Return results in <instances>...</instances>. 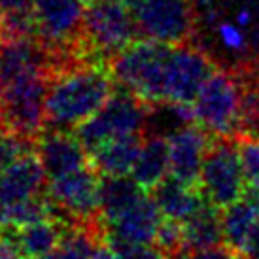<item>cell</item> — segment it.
Segmentation results:
<instances>
[{
  "instance_id": "22",
  "label": "cell",
  "mask_w": 259,
  "mask_h": 259,
  "mask_svg": "<svg viewBox=\"0 0 259 259\" xmlns=\"http://www.w3.org/2000/svg\"><path fill=\"white\" fill-rule=\"evenodd\" d=\"M102 238H106L102 223H89V225L74 223L72 229L68 231V235L63 238V242L57 248L34 259H91L95 246Z\"/></svg>"
},
{
  "instance_id": "8",
  "label": "cell",
  "mask_w": 259,
  "mask_h": 259,
  "mask_svg": "<svg viewBox=\"0 0 259 259\" xmlns=\"http://www.w3.org/2000/svg\"><path fill=\"white\" fill-rule=\"evenodd\" d=\"M199 187L216 208H227L244 195V166L235 137H212L202 161Z\"/></svg>"
},
{
  "instance_id": "17",
  "label": "cell",
  "mask_w": 259,
  "mask_h": 259,
  "mask_svg": "<svg viewBox=\"0 0 259 259\" xmlns=\"http://www.w3.org/2000/svg\"><path fill=\"white\" fill-rule=\"evenodd\" d=\"M151 197L161 210L163 218L174 220V222H186L193 212L204 204V195L201 187L191 186L186 182L178 180L176 176H166L153 191Z\"/></svg>"
},
{
  "instance_id": "11",
  "label": "cell",
  "mask_w": 259,
  "mask_h": 259,
  "mask_svg": "<svg viewBox=\"0 0 259 259\" xmlns=\"http://www.w3.org/2000/svg\"><path fill=\"white\" fill-rule=\"evenodd\" d=\"M36 153L48 180L91 165V155L76 135L65 129H46L36 138Z\"/></svg>"
},
{
  "instance_id": "15",
  "label": "cell",
  "mask_w": 259,
  "mask_h": 259,
  "mask_svg": "<svg viewBox=\"0 0 259 259\" xmlns=\"http://www.w3.org/2000/svg\"><path fill=\"white\" fill-rule=\"evenodd\" d=\"M222 227H223V240L225 244L244 252L246 244L253 231L259 227V191L253 187L246 186L244 195L233 202L231 206L223 208L222 214Z\"/></svg>"
},
{
  "instance_id": "3",
  "label": "cell",
  "mask_w": 259,
  "mask_h": 259,
  "mask_svg": "<svg viewBox=\"0 0 259 259\" xmlns=\"http://www.w3.org/2000/svg\"><path fill=\"white\" fill-rule=\"evenodd\" d=\"M172 46L150 38L135 40L110 61L115 81L150 106L166 104Z\"/></svg>"
},
{
  "instance_id": "29",
  "label": "cell",
  "mask_w": 259,
  "mask_h": 259,
  "mask_svg": "<svg viewBox=\"0 0 259 259\" xmlns=\"http://www.w3.org/2000/svg\"><path fill=\"white\" fill-rule=\"evenodd\" d=\"M91 259H121L119 257V253L114 250V246L110 244L106 238H102L97 242L95 246V252L91 255Z\"/></svg>"
},
{
  "instance_id": "2",
  "label": "cell",
  "mask_w": 259,
  "mask_h": 259,
  "mask_svg": "<svg viewBox=\"0 0 259 259\" xmlns=\"http://www.w3.org/2000/svg\"><path fill=\"white\" fill-rule=\"evenodd\" d=\"M106 61L76 57L55 68L46 95V127L72 131L108 102L115 83Z\"/></svg>"
},
{
  "instance_id": "12",
  "label": "cell",
  "mask_w": 259,
  "mask_h": 259,
  "mask_svg": "<svg viewBox=\"0 0 259 259\" xmlns=\"http://www.w3.org/2000/svg\"><path fill=\"white\" fill-rule=\"evenodd\" d=\"M48 193V174L38 153H29L0 170V212L34 201Z\"/></svg>"
},
{
  "instance_id": "24",
  "label": "cell",
  "mask_w": 259,
  "mask_h": 259,
  "mask_svg": "<svg viewBox=\"0 0 259 259\" xmlns=\"http://www.w3.org/2000/svg\"><path fill=\"white\" fill-rule=\"evenodd\" d=\"M36 151V138L4 129L0 133V170Z\"/></svg>"
},
{
  "instance_id": "21",
  "label": "cell",
  "mask_w": 259,
  "mask_h": 259,
  "mask_svg": "<svg viewBox=\"0 0 259 259\" xmlns=\"http://www.w3.org/2000/svg\"><path fill=\"white\" fill-rule=\"evenodd\" d=\"M150 191L140 187L133 178L117 176L104 178L101 184V223L114 222L131 208H135Z\"/></svg>"
},
{
  "instance_id": "33",
  "label": "cell",
  "mask_w": 259,
  "mask_h": 259,
  "mask_svg": "<svg viewBox=\"0 0 259 259\" xmlns=\"http://www.w3.org/2000/svg\"><path fill=\"white\" fill-rule=\"evenodd\" d=\"M6 129V123H4V117H2V114H0V133Z\"/></svg>"
},
{
  "instance_id": "4",
  "label": "cell",
  "mask_w": 259,
  "mask_h": 259,
  "mask_svg": "<svg viewBox=\"0 0 259 259\" xmlns=\"http://www.w3.org/2000/svg\"><path fill=\"white\" fill-rule=\"evenodd\" d=\"M193 121L214 137H237L244 131V95L237 70L218 66L191 104Z\"/></svg>"
},
{
  "instance_id": "7",
  "label": "cell",
  "mask_w": 259,
  "mask_h": 259,
  "mask_svg": "<svg viewBox=\"0 0 259 259\" xmlns=\"http://www.w3.org/2000/svg\"><path fill=\"white\" fill-rule=\"evenodd\" d=\"M148 123H150V104H146L137 95L121 87V91H114L108 102L93 117H89L79 125L76 137L91 153L99 146L114 138L146 133Z\"/></svg>"
},
{
  "instance_id": "20",
  "label": "cell",
  "mask_w": 259,
  "mask_h": 259,
  "mask_svg": "<svg viewBox=\"0 0 259 259\" xmlns=\"http://www.w3.org/2000/svg\"><path fill=\"white\" fill-rule=\"evenodd\" d=\"M182 250H204L225 244L223 240L222 216L212 202L204 201L201 208L193 212L186 222H182Z\"/></svg>"
},
{
  "instance_id": "6",
  "label": "cell",
  "mask_w": 259,
  "mask_h": 259,
  "mask_svg": "<svg viewBox=\"0 0 259 259\" xmlns=\"http://www.w3.org/2000/svg\"><path fill=\"white\" fill-rule=\"evenodd\" d=\"M32 8L38 40L51 51L55 68L68 59L85 57L81 51L85 0H32Z\"/></svg>"
},
{
  "instance_id": "31",
  "label": "cell",
  "mask_w": 259,
  "mask_h": 259,
  "mask_svg": "<svg viewBox=\"0 0 259 259\" xmlns=\"http://www.w3.org/2000/svg\"><path fill=\"white\" fill-rule=\"evenodd\" d=\"M197 8V12H202V10H208V8L216 6L220 0H191Z\"/></svg>"
},
{
  "instance_id": "14",
  "label": "cell",
  "mask_w": 259,
  "mask_h": 259,
  "mask_svg": "<svg viewBox=\"0 0 259 259\" xmlns=\"http://www.w3.org/2000/svg\"><path fill=\"white\" fill-rule=\"evenodd\" d=\"M163 214L157 208L151 195H146L135 208L125 212L117 220L104 225V235L108 240H119L129 244H155Z\"/></svg>"
},
{
  "instance_id": "23",
  "label": "cell",
  "mask_w": 259,
  "mask_h": 259,
  "mask_svg": "<svg viewBox=\"0 0 259 259\" xmlns=\"http://www.w3.org/2000/svg\"><path fill=\"white\" fill-rule=\"evenodd\" d=\"M2 34L0 36L38 38L32 0H0Z\"/></svg>"
},
{
  "instance_id": "26",
  "label": "cell",
  "mask_w": 259,
  "mask_h": 259,
  "mask_svg": "<svg viewBox=\"0 0 259 259\" xmlns=\"http://www.w3.org/2000/svg\"><path fill=\"white\" fill-rule=\"evenodd\" d=\"M166 259H246V255L229 248L227 244H222L204 250H178L166 255Z\"/></svg>"
},
{
  "instance_id": "19",
  "label": "cell",
  "mask_w": 259,
  "mask_h": 259,
  "mask_svg": "<svg viewBox=\"0 0 259 259\" xmlns=\"http://www.w3.org/2000/svg\"><path fill=\"white\" fill-rule=\"evenodd\" d=\"M72 222L55 214V216L44 218V220L27 223L21 227H15V225L14 227L17 231V238H19L25 257L34 259L57 248L63 242V238L68 235V231L72 229Z\"/></svg>"
},
{
  "instance_id": "27",
  "label": "cell",
  "mask_w": 259,
  "mask_h": 259,
  "mask_svg": "<svg viewBox=\"0 0 259 259\" xmlns=\"http://www.w3.org/2000/svg\"><path fill=\"white\" fill-rule=\"evenodd\" d=\"M108 240V238H106ZM121 259H166L155 244H129L119 240H108Z\"/></svg>"
},
{
  "instance_id": "34",
  "label": "cell",
  "mask_w": 259,
  "mask_h": 259,
  "mask_svg": "<svg viewBox=\"0 0 259 259\" xmlns=\"http://www.w3.org/2000/svg\"><path fill=\"white\" fill-rule=\"evenodd\" d=\"M4 223H6V220H4V214H2V212H0V227H2V225H4Z\"/></svg>"
},
{
  "instance_id": "35",
  "label": "cell",
  "mask_w": 259,
  "mask_h": 259,
  "mask_svg": "<svg viewBox=\"0 0 259 259\" xmlns=\"http://www.w3.org/2000/svg\"><path fill=\"white\" fill-rule=\"evenodd\" d=\"M0 34H2V10H0Z\"/></svg>"
},
{
  "instance_id": "32",
  "label": "cell",
  "mask_w": 259,
  "mask_h": 259,
  "mask_svg": "<svg viewBox=\"0 0 259 259\" xmlns=\"http://www.w3.org/2000/svg\"><path fill=\"white\" fill-rule=\"evenodd\" d=\"M112 2H119V4H125V6L135 8V4H137L138 0H112Z\"/></svg>"
},
{
  "instance_id": "1",
  "label": "cell",
  "mask_w": 259,
  "mask_h": 259,
  "mask_svg": "<svg viewBox=\"0 0 259 259\" xmlns=\"http://www.w3.org/2000/svg\"><path fill=\"white\" fill-rule=\"evenodd\" d=\"M55 61L38 38L0 36V114L6 129L38 138Z\"/></svg>"
},
{
  "instance_id": "13",
  "label": "cell",
  "mask_w": 259,
  "mask_h": 259,
  "mask_svg": "<svg viewBox=\"0 0 259 259\" xmlns=\"http://www.w3.org/2000/svg\"><path fill=\"white\" fill-rule=\"evenodd\" d=\"M212 137L199 123H186L172 133H168V148H170V174L178 180L199 186L201 180L202 161L206 155Z\"/></svg>"
},
{
  "instance_id": "9",
  "label": "cell",
  "mask_w": 259,
  "mask_h": 259,
  "mask_svg": "<svg viewBox=\"0 0 259 259\" xmlns=\"http://www.w3.org/2000/svg\"><path fill=\"white\" fill-rule=\"evenodd\" d=\"M133 12L144 38L174 46L197 38L199 12L191 0H138Z\"/></svg>"
},
{
  "instance_id": "16",
  "label": "cell",
  "mask_w": 259,
  "mask_h": 259,
  "mask_svg": "<svg viewBox=\"0 0 259 259\" xmlns=\"http://www.w3.org/2000/svg\"><path fill=\"white\" fill-rule=\"evenodd\" d=\"M146 133L140 135H129V137L114 138L110 142H104L93 150L91 163L97 168V172L104 178H117V176H129L133 166L137 163L140 150L144 146Z\"/></svg>"
},
{
  "instance_id": "18",
  "label": "cell",
  "mask_w": 259,
  "mask_h": 259,
  "mask_svg": "<svg viewBox=\"0 0 259 259\" xmlns=\"http://www.w3.org/2000/svg\"><path fill=\"white\" fill-rule=\"evenodd\" d=\"M170 172V148L165 135L153 133L144 138L137 163L133 166L131 178L146 191H153Z\"/></svg>"
},
{
  "instance_id": "5",
  "label": "cell",
  "mask_w": 259,
  "mask_h": 259,
  "mask_svg": "<svg viewBox=\"0 0 259 259\" xmlns=\"http://www.w3.org/2000/svg\"><path fill=\"white\" fill-rule=\"evenodd\" d=\"M138 25L131 6L112 0H89L83 17L81 51L87 59L106 61L135 42Z\"/></svg>"
},
{
  "instance_id": "30",
  "label": "cell",
  "mask_w": 259,
  "mask_h": 259,
  "mask_svg": "<svg viewBox=\"0 0 259 259\" xmlns=\"http://www.w3.org/2000/svg\"><path fill=\"white\" fill-rule=\"evenodd\" d=\"M242 253L246 255V259H259V227L253 231V235L250 237Z\"/></svg>"
},
{
  "instance_id": "28",
  "label": "cell",
  "mask_w": 259,
  "mask_h": 259,
  "mask_svg": "<svg viewBox=\"0 0 259 259\" xmlns=\"http://www.w3.org/2000/svg\"><path fill=\"white\" fill-rule=\"evenodd\" d=\"M0 259H27L19 244L17 231L10 223L0 227Z\"/></svg>"
},
{
  "instance_id": "25",
  "label": "cell",
  "mask_w": 259,
  "mask_h": 259,
  "mask_svg": "<svg viewBox=\"0 0 259 259\" xmlns=\"http://www.w3.org/2000/svg\"><path fill=\"white\" fill-rule=\"evenodd\" d=\"M238 151L244 166L246 186L259 191V133H238L237 137Z\"/></svg>"
},
{
  "instance_id": "10",
  "label": "cell",
  "mask_w": 259,
  "mask_h": 259,
  "mask_svg": "<svg viewBox=\"0 0 259 259\" xmlns=\"http://www.w3.org/2000/svg\"><path fill=\"white\" fill-rule=\"evenodd\" d=\"M101 174L91 165L48 180V197L61 216L78 225L101 223Z\"/></svg>"
}]
</instances>
